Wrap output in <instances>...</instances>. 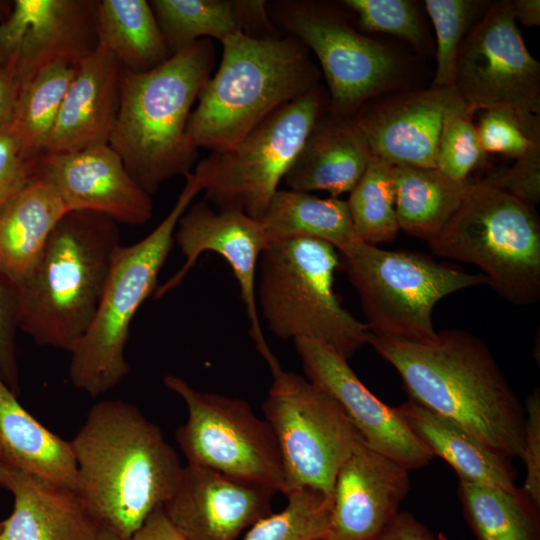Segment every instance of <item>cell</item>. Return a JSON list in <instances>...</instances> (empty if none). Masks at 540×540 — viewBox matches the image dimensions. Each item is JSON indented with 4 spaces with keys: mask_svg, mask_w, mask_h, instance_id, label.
<instances>
[{
    "mask_svg": "<svg viewBox=\"0 0 540 540\" xmlns=\"http://www.w3.org/2000/svg\"><path fill=\"white\" fill-rule=\"evenodd\" d=\"M317 540H327V539H325V538H322V539H317Z\"/></svg>",
    "mask_w": 540,
    "mask_h": 540,
    "instance_id": "obj_50",
    "label": "cell"
},
{
    "mask_svg": "<svg viewBox=\"0 0 540 540\" xmlns=\"http://www.w3.org/2000/svg\"><path fill=\"white\" fill-rule=\"evenodd\" d=\"M510 5L516 23L519 22L524 27L540 25L539 0H513Z\"/></svg>",
    "mask_w": 540,
    "mask_h": 540,
    "instance_id": "obj_47",
    "label": "cell"
},
{
    "mask_svg": "<svg viewBox=\"0 0 540 540\" xmlns=\"http://www.w3.org/2000/svg\"><path fill=\"white\" fill-rule=\"evenodd\" d=\"M36 176L53 186L68 211L96 212L128 225H142L152 217L151 195L109 144L43 154Z\"/></svg>",
    "mask_w": 540,
    "mask_h": 540,
    "instance_id": "obj_18",
    "label": "cell"
},
{
    "mask_svg": "<svg viewBox=\"0 0 540 540\" xmlns=\"http://www.w3.org/2000/svg\"><path fill=\"white\" fill-rule=\"evenodd\" d=\"M259 222L267 245L309 238L330 244L341 255L363 242L354 229L347 201L335 197L278 189Z\"/></svg>",
    "mask_w": 540,
    "mask_h": 540,
    "instance_id": "obj_29",
    "label": "cell"
},
{
    "mask_svg": "<svg viewBox=\"0 0 540 540\" xmlns=\"http://www.w3.org/2000/svg\"><path fill=\"white\" fill-rule=\"evenodd\" d=\"M465 183L433 168L394 165V204L399 229L427 242L433 239L458 209Z\"/></svg>",
    "mask_w": 540,
    "mask_h": 540,
    "instance_id": "obj_31",
    "label": "cell"
},
{
    "mask_svg": "<svg viewBox=\"0 0 540 540\" xmlns=\"http://www.w3.org/2000/svg\"><path fill=\"white\" fill-rule=\"evenodd\" d=\"M37 161L23 152L12 119L0 125V206L35 177Z\"/></svg>",
    "mask_w": 540,
    "mask_h": 540,
    "instance_id": "obj_41",
    "label": "cell"
},
{
    "mask_svg": "<svg viewBox=\"0 0 540 540\" xmlns=\"http://www.w3.org/2000/svg\"><path fill=\"white\" fill-rule=\"evenodd\" d=\"M120 245L111 218L66 212L17 288L18 329L38 345L71 353L93 321Z\"/></svg>",
    "mask_w": 540,
    "mask_h": 540,
    "instance_id": "obj_4",
    "label": "cell"
},
{
    "mask_svg": "<svg viewBox=\"0 0 540 540\" xmlns=\"http://www.w3.org/2000/svg\"><path fill=\"white\" fill-rule=\"evenodd\" d=\"M524 447L522 459L526 467L524 484L520 487L540 505V391L534 389L524 405Z\"/></svg>",
    "mask_w": 540,
    "mask_h": 540,
    "instance_id": "obj_43",
    "label": "cell"
},
{
    "mask_svg": "<svg viewBox=\"0 0 540 540\" xmlns=\"http://www.w3.org/2000/svg\"><path fill=\"white\" fill-rule=\"evenodd\" d=\"M374 350L398 372L409 398L473 434L493 450L522 458L525 410L488 347L463 330L429 343L375 336Z\"/></svg>",
    "mask_w": 540,
    "mask_h": 540,
    "instance_id": "obj_2",
    "label": "cell"
},
{
    "mask_svg": "<svg viewBox=\"0 0 540 540\" xmlns=\"http://www.w3.org/2000/svg\"><path fill=\"white\" fill-rule=\"evenodd\" d=\"M171 54L201 39L223 41L243 32L253 37L279 35L261 0H152L149 2Z\"/></svg>",
    "mask_w": 540,
    "mask_h": 540,
    "instance_id": "obj_26",
    "label": "cell"
},
{
    "mask_svg": "<svg viewBox=\"0 0 540 540\" xmlns=\"http://www.w3.org/2000/svg\"><path fill=\"white\" fill-rule=\"evenodd\" d=\"M342 3L367 31L395 35L417 48L425 43L423 23L414 1L345 0Z\"/></svg>",
    "mask_w": 540,
    "mask_h": 540,
    "instance_id": "obj_38",
    "label": "cell"
},
{
    "mask_svg": "<svg viewBox=\"0 0 540 540\" xmlns=\"http://www.w3.org/2000/svg\"><path fill=\"white\" fill-rule=\"evenodd\" d=\"M476 130L486 153H500L513 159L540 142L530 139L514 118L500 111H484Z\"/></svg>",
    "mask_w": 540,
    "mask_h": 540,
    "instance_id": "obj_40",
    "label": "cell"
},
{
    "mask_svg": "<svg viewBox=\"0 0 540 540\" xmlns=\"http://www.w3.org/2000/svg\"><path fill=\"white\" fill-rule=\"evenodd\" d=\"M261 356L272 374L262 410L279 445L283 494L307 488L332 499L336 475L361 435L323 388L284 370L270 348Z\"/></svg>",
    "mask_w": 540,
    "mask_h": 540,
    "instance_id": "obj_11",
    "label": "cell"
},
{
    "mask_svg": "<svg viewBox=\"0 0 540 540\" xmlns=\"http://www.w3.org/2000/svg\"><path fill=\"white\" fill-rule=\"evenodd\" d=\"M393 166L372 156L346 200L354 229L364 243L377 246L392 242L400 230L394 204Z\"/></svg>",
    "mask_w": 540,
    "mask_h": 540,
    "instance_id": "obj_34",
    "label": "cell"
},
{
    "mask_svg": "<svg viewBox=\"0 0 540 540\" xmlns=\"http://www.w3.org/2000/svg\"><path fill=\"white\" fill-rule=\"evenodd\" d=\"M370 147L352 116L328 108L319 117L283 181L288 189L325 191L339 198L350 193L371 158Z\"/></svg>",
    "mask_w": 540,
    "mask_h": 540,
    "instance_id": "obj_24",
    "label": "cell"
},
{
    "mask_svg": "<svg viewBox=\"0 0 540 540\" xmlns=\"http://www.w3.org/2000/svg\"><path fill=\"white\" fill-rule=\"evenodd\" d=\"M75 490L103 528L123 540L174 493L183 466L161 429L133 404H94L70 441Z\"/></svg>",
    "mask_w": 540,
    "mask_h": 540,
    "instance_id": "obj_1",
    "label": "cell"
},
{
    "mask_svg": "<svg viewBox=\"0 0 540 540\" xmlns=\"http://www.w3.org/2000/svg\"><path fill=\"white\" fill-rule=\"evenodd\" d=\"M481 1L426 0L437 39V67L433 87H453V73L459 48L469 33Z\"/></svg>",
    "mask_w": 540,
    "mask_h": 540,
    "instance_id": "obj_36",
    "label": "cell"
},
{
    "mask_svg": "<svg viewBox=\"0 0 540 540\" xmlns=\"http://www.w3.org/2000/svg\"><path fill=\"white\" fill-rule=\"evenodd\" d=\"M276 492L187 464L163 512L185 540H237L271 513Z\"/></svg>",
    "mask_w": 540,
    "mask_h": 540,
    "instance_id": "obj_20",
    "label": "cell"
},
{
    "mask_svg": "<svg viewBox=\"0 0 540 540\" xmlns=\"http://www.w3.org/2000/svg\"><path fill=\"white\" fill-rule=\"evenodd\" d=\"M510 167L490 172L484 182L534 207L540 200V142Z\"/></svg>",
    "mask_w": 540,
    "mask_h": 540,
    "instance_id": "obj_39",
    "label": "cell"
},
{
    "mask_svg": "<svg viewBox=\"0 0 540 540\" xmlns=\"http://www.w3.org/2000/svg\"><path fill=\"white\" fill-rule=\"evenodd\" d=\"M21 80L10 66H0V125L13 118Z\"/></svg>",
    "mask_w": 540,
    "mask_h": 540,
    "instance_id": "obj_46",
    "label": "cell"
},
{
    "mask_svg": "<svg viewBox=\"0 0 540 540\" xmlns=\"http://www.w3.org/2000/svg\"><path fill=\"white\" fill-rule=\"evenodd\" d=\"M17 329V289L0 275V375L18 396L20 386L15 339Z\"/></svg>",
    "mask_w": 540,
    "mask_h": 540,
    "instance_id": "obj_42",
    "label": "cell"
},
{
    "mask_svg": "<svg viewBox=\"0 0 540 540\" xmlns=\"http://www.w3.org/2000/svg\"><path fill=\"white\" fill-rule=\"evenodd\" d=\"M76 65L47 64L20 85L13 124L25 155L38 160L45 151Z\"/></svg>",
    "mask_w": 540,
    "mask_h": 540,
    "instance_id": "obj_33",
    "label": "cell"
},
{
    "mask_svg": "<svg viewBox=\"0 0 540 540\" xmlns=\"http://www.w3.org/2000/svg\"><path fill=\"white\" fill-rule=\"evenodd\" d=\"M123 73L116 57L97 46L78 61L44 154L109 144Z\"/></svg>",
    "mask_w": 540,
    "mask_h": 540,
    "instance_id": "obj_22",
    "label": "cell"
},
{
    "mask_svg": "<svg viewBox=\"0 0 540 540\" xmlns=\"http://www.w3.org/2000/svg\"><path fill=\"white\" fill-rule=\"evenodd\" d=\"M465 106L453 87L376 97L353 116L373 156L392 165L435 169L438 140L446 115Z\"/></svg>",
    "mask_w": 540,
    "mask_h": 540,
    "instance_id": "obj_19",
    "label": "cell"
},
{
    "mask_svg": "<svg viewBox=\"0 0 540 540\" xmlns=\"http://www.w3.org/2000/svg\"><path fill=\"white\" fill-rule=\"evenodd\" d=\"M453 88L471 115L504 112L540 140V64L525 45L510 0L490 4L464 38Z\"/></svg>",
    "mask_w": 540,
    "mask_h": 540,
    "instance_id": "obj_12",
    "label": "cell"
},
{
    "mask_svg": "<svg viewBox=\"0 0 540 540\" xmlns=\"http://www.w3.org/2000/svg\"><path fill=\"white\" fill-rule=\"evenodd\" d=\"M409 471L360 437L336 475L326 539L375 540L400 512Z\"/></svg>",
    "mask_w": 540,
    "mask_h": 540,
    "instance_id": "obj_21",
    "label": "cell"
},
{
    "mask_svg": "<svg viewBox=\"0 0 540 540\" xmlns=\"http://www.w3.org/2000/svg\"><path fill=\"white\" fill-rule=\"evenodd\" d=\"M126 540H185L169 521L162 506L155 509L142 526Z\"/></svg>",
    "mask_w": 540,
    "mask_h": 540,
    "instance_id": "obj_45",
    "label": "cell"
},
{
    "mask_svg": "<svg viewBox=\"0 0 540 540\" xmlns=\"http://www.w3.org/2000/svg\"><path fill=\"white\" fill-rule=\"evenodd\" d=\"M341 261L358 293L370 333L409 343L436 338L432 312L442 298L489 285L482 273H467L423 254L364 242L341 254Z\"/></svg>",
    "mask_w": 540,
    "mask_h": 540,
    "instance_id": "obj_9",
    "label": "cell"
},
{
    "mask_svg": "<svg viewBox=\"0 0 540 540\" xmlns=\"http://www.w3.org/2000/svg\"><path fill=\"white\" fill-rule=\"evenodd\" d=\"M396 408L433 456L445 460L461 481L507 491L517 489L516 469L511 458L411 398Z\"/></svg>",
    "mask_w": 540,
    "mask_h": 540,
    "instance_id": "obj_27",
    "label": "cell"
},
{
    "mask_svg": "<svg viewBox=\"0 0 540 540\" xmlns=\"http://www.w3.org/2000/svg\"><path fill=\"white\" fill-rule=\"evenodd\" d=\"M174 241L185 262L163 285L157 286L155 298L179 286L202 253H217L229 264L238 282L256 349L261 352L268 348L256 299V272L267 245L259 220L240 211L216 209L203 200L190 205L181 216Z\"/></svg>",
    "mask_w": 540,
    "mask_h": 540,
    "instance_id": "obj_17",
    "label": "cell"
},
{
    "mask_svg": "<svg viewBox=\"0 0 540 540\" xmlns=\"http://www.w3.org/2000/svg\"><path fill=\"white\" fill-rule=\"evenodd\" d=\"M214 62V44L201 39L150 71L124 70L109 145L150 195L170 179L191 172L196 163L198 149L188 137L187 125Z\"/></svg>",
    "mask_w": 540,
    "mask_h": 540,
    "instance_id": "obj_3",
    "label": "cell"
},
{
    "mask_svg": "<svg viewBox=\"0 0 540 540\" xmlns=\"http://www.w3.org/2000/svg\"><path fill=\"white\" fill-rule=\"evenodd\" d=\"M428 245L437 256L480 268L509 302L530 305L540 298L535 209L483 180L466 181L458 209Z\"/></svg>",
    "mask_w": 540,
    "mask_h": 540,
    "instance_id": "obj_8",
    "label": "cell"
},
{
    "mask_svg": "<svg viewBox=\"0 0 540 540\" xmlns=\"http://www.w3.org/2000/svg\"><path fill=\"white\" fill-rule=\"evenodd\" d=\"M486 154L466 106L449 112L438 140L435 169L454 181L466 182L474 169L485 164Z\"/></svg>",
    "mask_w": 540,
    "mask_h": 540,
    "instance_id": "obj_37",
    "label": "cell"
},
{
    "mask_svg": "<svg viewBox=\"0 0 540 540\" xmlns=\"http://www.w3.org/2000/svg\"><path fill=\"white\" fill-rule=\"evenodd\" d=\"M0 487L14 498L0 540H96L103 528L69 487L0 464Z\"/></svg>",
    "mask_w": 540,
    "mask_h": 540,
    "instance_id": "obj_23",
    "label": "cell"
},
{
    "mask_svg": "<svg viewBox=\"0 0 540 540\" xmlns=\"http://www.w3.org/2000/svg\"><path fill=\"white\" fill-rule=\"evenodd\" d=\"M96 1L15 0L0 20V66L21 83L54 62L76 65L96 47Z\"/></svg>",
    "mask_w": 540,
    "mask_h": 540,
    "instance_id": "obj_15",
    "label": "cell"
},
{
    "mask_svg": "<svg viewBox=\"0 0 540 540\" xmlns=\"http://www.w3.org/2000/svg\"><path fill=\"white\" fill-rule=\"evenodd\" d=\"M0 375V464L75 490L70 441L45 427L18 401Z\"/></svg>",
    "mask_w": 540,
    "mask_h": 540,
    "instance_id": "obj_28",
    "label": "cell"
},
{
    "mask_svg": "<svg viewBox=\"0 0 540 540\" xmlns=\"http://www.w3.org/2000/svg\"><path fill=\"white\" fill-rule=\"evenodd\" d=\"M96 540H123V539L120 538L114 532L106 528H102Z\"/></svg>",
    "mask_w": 540,
    "mask_h": 540,
    "instance_id": "obj_48",
    "label": "cell"
},
{
    "mask_svg": "<svg viewBox=\"0 0 540 540\" xmlns=\"http://www.w3.org/2000/svg\"><path fill=\"white\" fill-rule=\"evenodd\" d=\"M95 30L96 46L114 55L126 71L147 72L172 56L145 0L96 1Z\"/></svg>",
    "mask_w": 540,
    "mask_h": 540,
    "instance_id": "obj_30",
    "label": "cell"
},
{
    "mask_svg": "<svg viewBox=\"0 0 540 540\" xmlns=\"http://www.w3.org/2000/svg\"><path fill=\"white\" fill-rule=\"evenodd\" d=\"M12 3L0 1V20L3 19L9 12Z\"/></svg>",
    "mask_w": 540,
    "mask_h": 540,
    "instance_id": "obj_49",
    "label": "cell"
},
{
    "mask_svg": "<svg viewBox=\"0 0 540 540\" xmlns=\"http://www.w3.org/2000/svg\"><path fill=\"white\" fill-rule=\"evenodd\" d=\"M66 212L57 191L38 176L0 206V275L16 289L31 275Z\"/></svg>",
    "mask_w": 540,
    "mask_h": 540,
    "instance_id": "obj_25",
    "label": "cell"
},
{
    "mask_svg": "<svg viewBox=\"0 0 540 540\" xmlns=\"http://www.w3.org/2000/svg\"><path fill=\"white\" fill-rule=\"evenodd\" d=\"M184 177L177 201L154 230L117 249L93 321L70 353V381L91 397L108 393L129 372L125 349L131 322L142 303L154 294L178 221L202 191L194 173Z\"/></svg>",
    "mask_w": 540,
    "mask_h": 540,
    "instance_id": "obj_6",
    "label": "cell"
},
{
    "mask_svg": "<svg viewBox=\"0 0 540 540\" xmlns=\"http://www.w3.org/2000/svg\"><path fill=\"white\" fill-rule=\"evenodd\" d=\"M375 540H438L409 512H399Z\"/></svg>",
    "mask_w": 540,
    "mask_h": 540,
    "instance_id": "obj_44",
    "label": "cell"
},
{
    "mask_svg": "<svg viewBox=\"0 0 540 540\" xmlns=\"http://www.w3.org/2000/svg\"><path fill=\"white\" fill-rule=\"evenodd\" d=\"M163 382L187 408V420L175 433L187 464L284 493L276 437L247 401L199 391L175 375H166Z\"/></svg>",
    "mask_w": 540,
    "mask_h": 540,
    "instance_id": "obj_13",
    "label": "cell"
},
{
    "mask_svg": "<svg viewBox=\"0 0 540 540\" xmlns=\"http://www.w3.org/2000/svg\"><path fill=\"white\" fill-rule=\"evenodd\" d=\"M306 378L341 406L365 442L407 469L424 467L434 458L412 432L396 407L379 400L361 382L348 360L317 340H294Z\"/></svg>",
    "mask_w": 540,
    "mask_h": 540,
    "instance_id": "obj_16",
    "label": "cell"
},
{
    "mask_svg": "<svg viewBox=\"0 0 540 540\" xmlns=\"http://www.w3.org/2000/svg\"><path fill=\"white\" fill-rule=\"evenodd\" d=\"M0 530H1V521H0Z\"/></svg>",
    "mask_w": 540,
    "mask_h": 540,
    "instance_id": "obj_51",
    "label": "cell"
},
{
    "mask_svg": "<svg viewBox=\"0 0 540 540\" xmlns=\"http://www.w3.org/2000/svg\"><path fill=\"white\" fill-rule=\"evenodd\" d=\"M329 96L316 84L281 106L230 147L195 165L204 201L259 220L319 117Z\"/></svg>",
    "mask_w": 540,
    "mask_h": 540,
    "instance_id": "obj_10",
    "label": "cell"
},
{
    "mask_svg": "<svg viewBox=\"0 0 540 540\" xmlns=\"http://www.w3.org/2000/svg\"><path fill=\"white\" fill-rule=\"evenodd\" d=\"M273 24L318 59L329 88V109L353 116L399 82L400 61L386 46L358 32L346 14L320 1L267 4Z\"/></svg>",
    "mask_w": 540,
    "mask_h": 540,
    "instance_id": "obj_14",
    "label": "cell"
},
{
    "mask_svg": "<svg viewBox=\"0 0 540 540\" xmlns=\"http://www.w3.org/2000/svg\"><path fill=\"white\" fill-rule=\"evenodd\" d=\"M463 514L477 540H540V505L521 488L459 482Z\"/></svg>",
    "mask_w": 540,
    "mask_h": 540,
    "instance_id": "obj_32",
    "label": "cell"
},
{
    "mask_svg": "<svg viewBox=\"0 0 540 540\" xmlns=\"http://www.w3.org/2000/svg\"><path fill=\"white\" fill-rule=\"evenodd\" d=\"M286 507L255 522L243 540H317L327 537L332 499L303 488L285 494Z\"/></svg>",
    "mask_w": 540,
    "mask_h": 540,
    "instance_id": "obj_35",
    "label": "cell"
},
{
    "mask_svg": "<svg viewBox=\"0 0 540 540\" xmlns=\"http://www.w3.org/2000/svg\"><path fill=\"white\" fill-rule=\"evenodd\" d=\"M221 44L219 67L200 91L187 125L197 149L232 146L321 77L308 49L287 34L253 37L237 32Z\"/></svg>",
    "mask_w": 540,
    "mask_h": 540,
    "instance_id": "obj_5",
    "label": "cell"
},
{
    "mask_svg": "<svg viewBox=\"0 0 540 540\" xmlns=\"http://www.w3.org/2000/svg\"><path fill=\"white\" fill-rule=\"evenodd\" d=\"M338 265L337 250L323 241L297 238L268 244L259 259L256 299L275 336L317 340L348 360L368 344L370 331L337 298L333 285Z\"/></svg>",
    "mask_w": 540,
    "mask_h": 540,
    "instance_id": "obj_7",
    "label": "cell"
}]
</instances>
